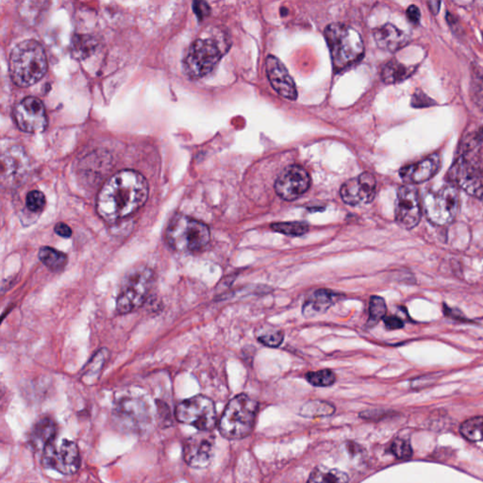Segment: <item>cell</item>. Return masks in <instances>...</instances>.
I'll return each mask as SVG.
<instances>
[{"mask_svg": "<svg viewBox=\"0 0 483 483\" xmlns=\"http://www.w3.org/2000/svg\"><path fill=\"white\" fill-rule=\"evenodd\" d=\"M258 403L247 395H239L228 402L219 422V432L230 440L250 435L255 424Z\"/></svg>", "mask_w": 483, "mask_h": 483, "instance_id": "cell-4", "label": "cell"}, {"mask_svg": "<svg viewBox=\"0 0 483 483\" xmlns=\"http://www.w3.org/2000/svg\"><path fill=\"white\" fill-rule=\"evenodd\" d=\"M114 417L120 425L127 429H141L148 422V409L145 403L136 400L120 401L114 410Z\"/></svg>", "mask_w": 483, "mask_h": 483, "instance_id": "cell-18", "label": "cell"}, {"mask_svg": "<svg viewBox=\"0 0 483 483\" xmlns=\"http://www.w3.org/2000/svg\"><path fill=\"white\" fill-rule=\"evenodd\" d=\"M423 209L432 223L438 226L452 223L459 209L458 189L453 185H446L438 191L427 193L423 199Z\"/></svg>", "mask_w": 483, "mask_h": 483, "instance_id": "cell-7", "label": "cell"}, {"mask_svg": "<svg viewBox=\"0 0 483 483\" xmlns=\"http://www.w3.org/2000/svg\"><path fill=\"white\" fill-rule=\"evenodd\" d=\"M432 104H435V101H433L425 93L420 92V91L415 92V95L412 96V105L415 108L429 107L432 106Z\"/></svg>", "mask_w": 483, "mask_h": 483, "instance_id": "cell-36", "label": "cell"}, {"mask_svg": "<svg viewBox=\"0 0 483 483\" xmlns=\"http://www.w3.org/2000/svg\"><path fill=\"white\" fill-rule=\"evenodd\" d=\"M441 166L440 154L433 153L420 162L401 168L400 176L406 183L411 185L415 183H422L434 177L440 171Z\"/></svg>", "mask_w": 483, "mask_h": 483, "instance_id": "cell-20", "label": "cell"}, {"mask_svg": "<svg viewBox=\"0 0 483 483\" xmlns=\"http://www.w3.org/2000/svg\"><path fill=\"white\" fill-rule=\"evenodd\" d=\"M422 216L420 193L415 186L400 187L396 201V221L401 228L411 230L417 227Z\"/></svg>", "mask_w": 483, "mask_h": 483, "instance_id": "cell-12", "label": "cell"}, {"mask_svg": "<svg viewBox=\"0 0 483 483\" xmlns=\"http://www.w3.org/2000/svg\"><path fill=\"white\" fill-rule=\"evenodd\" d=\"M311 185V178L308 173L298 166L287 168L278 178L275 190L280 198L285 200H295L305 194Z\"/></svg>", "mask_w": 483, "mask_h": 483, "instance_id": "cell-14", "label": "cell"}, {"mask_svg": "<svg viewBox=\"0 0 483 483\" xmlns=\"http://www.w3.org/2000/svg\"><path fill=\"white\" fill-rule=\"evenodd\" d=\"M1 177L7 183H19L28 175L29 158L20 146H14L2 152Z\"/></svg>", "mask_w": 483, "mask_h": 483, "instance_id": "cell-19", "label": "cell"}, {"mask_svg": "<svg viewBox=\"0 0 483 483\" xmlns=\"http://www.w3.org/2000/svg\"><path fill=\"white\" fill-rule=\"evenodd\" d=\"M42 464L46 468L56 470L63 475H72L80 469V450L72 441L51 442L44 449Z\"/></svg>", "mask_w": 483, "mask_h": 483, "instance_id": "cell-10", "label": "cell"}, {"mask_svg": "<svg viewBox=\"0 0 483 483\" xmlns=\"http://www.w3.org/2000/svg\"><path fill=\"white\" fill-rule=\"evenodd\" d=\"M407 17L412 24H418L420 22L421 19V13L420 8L415 5H411L408 9H407Z\"/></svg>", "mask_w": 483, "mask_h": 483, "instance_id": "cell-38", "label": "cell"}, {"mask_svg": "<svg viewBox=\"0 0 483 483\" xmlns=\"http://www.w3.org/2000/svg\"><path fill=\"white\" fill-rule=\"evenodd\" d=\"M308 483H348V476L340 470L321 467L312 471Z\"/></svg>", "mask_w": 483, "mask_h": 483, "instance_id": "cell-25", "label": "cell"}, {"mask_svg": "<svg viewBox=\"0 0 483 483\" xmlns=\"http://www.w3.org/2000/svg\"><path fill=\"white\" fill-rule=\"evenodd\" d=\"M55 233L58 234L59 236L63 237V238H69L72 235L71 228L68 225L64 223H58L55 226Z\"/></svg>", "mask_w": 483, "mask_h": 483, "instance_id": "cell-40", "label": "cell"}, {"mask_svg": "<svg viewBox=\"0 0 483 483\" xmlns=\"http://www.w3.org/2000/svg\"><path fill=\"white\" fill-rule=\"evenodd\" d=\"M39 259L46 268L54 271L61 270L67 263V256L66 254L49 247L41 248Z\"/></svg>", "mask_w": 483, "mask_h": 483, "instance_id": "cell-27", "label": "cell"}, {"mask_svg": "<svg viewBox=\"0 0 483 483\" xmlns=\"http://www.w3.org/2000/svg\"><path fill=\"white\" fill-rule=\"evenodd\" d=\"M374 38L380 49L387 51H397L409 42L408 35L396 26L386 24L374 31Z\"/></svg>", "mask_w": 483, "mask_h": 483, "instance_id": "cell-21", "label": "cell"}, {"mask_svg": "<svg viewBox=\"0 0 483 483\" xmlns=\"http://www.w3.org/2000/svg\"><path fill=\"white\" fill-rule=\"evenodd\" d=\"M376 180L370 173H362L351 178L342 186L341 197L345 203L351 206L370 203L376 195Z\"/></svg>", "mask_w": 483, "mask_h": 483, "instance_id": "cell-15", "label": "cell"}, {"mask_svg": "<svg viewBox=\"0 0 483 483\" xmlns=\"http://www.w3.org/2000/svg\"><path fill=\"white\" fill-rule=\"evenodd\" d=\"M277 233L289 236H301L308 233V224L304 222H285V223H275L271 225Z\"/></svg>", "mask_w": 483, "mask_h": 483, "instance_id": "cell-32", "label": "cell"}, {"mask_svg": "<svg viewBox=\"0 0 483 483\" xmlns=\"http://www.w3.org/2000/svg\"><path fill=\"white\" fill-rule=\"evenodd\" d=\"M427 4H429V9H430V10L432 11L433 14H437L438 13L439 7H440V4H441L440 2L432 1V2L427 3Z\"/></svg>", "mask_w": 483, "mask_h": 483, "instance_id": "cell-41", "label": "cell"}, {"mask_svg": "<svg viewBox=\"0 0 483 483\" xmlns=\"http://www.w3.org/2000/svg\"><path fill=\"white\" fill-rule=\"evenodd\" d=\"M462 435L471 442L483 440V417L471 418L465 421L459 429Z\"/></svg>", "mask_w": 483, "mask_h": 483, "instance_id": "cell-29", "label": "cell"}, {"mask_svg": "<svg viewBox=\"0 0 483 483\" xmlns=\"http://www.w3.org/2000/svg\"><path fill=\"white\" fill-rule=\"evenodd\" d=\"M48 71L45 49L35 40L19 44L10 56V76L16 86L29 87L42 80Z\"/></svg>", "mask_w": 483, "mask_h": 483, "instance_id": "cell-2", "label": "cell"}, {"mask_svg": "<svg viewBox=\"0 0 483 483\" xmlns=\"http://www.w3.org/2000/svg\"><path fill=\"white\" fill-rule=\"evenodd\" d=\"M178 422L195 427L198 430L210 432L215 427V403L209 397L195 396L181 401L176 408Z\"/></svg>", "mask_w": 483, "mask_h": 483, "instance_id": "cell-9", "label": "cell"}, {"mask_svg": "<svg viewBox=\"0 0 483 483\" xmlns=\"http://www.w3.org/2000/svg\"><path fill=\"white\" fill-rule=\"evenodd\" d=\"M387 312L385 300L380 297H372L370 304V318H368L367 327L376 326L382 319L385 317Z\"/></svg>", "mask_w": 483, "mask_h": 483, "instance_id": "cell-31", "label": "cell"}, {"mask_svg": "<svg viewBox=\"0 0 483 483\" xmlns=\"http://www.w3.org/2000/svg\"><path fill=\"white\" fill-rule=\"evenodd\" d=\"M14 119L20 130L27 133H40L48 128L46 108L39 98L29 96L16 105Z\"/></svg>", "mask_w": 483, "mask_h": 483, "instance_id": "cell-11", "label": "cell"}, {"mask_svg": "<svg viewBox=\"0 0 483 483\" xmlns=\"http://www.w3.org/2000/svg\"><path fill=\"white\" fill-rule=\"evenodd\" d=\"M221 56L222 52L215 41L198 39L190 46L184 59V70L194 80L203 78L213 71Z\"/></svg>", "mask_w": 483, "mask_h": 483, "instance_id": "cell-8", "label": "cell"}, {"mask_svg": "<svg viewBox=\"0 0 483 483\" xmlns=\"http://www.w3.org/2000/svg\"><path fill=\"white\" fill-rule=\"evenodd\" d=\"M325 38L336 71L355 66L364 57L365 46L361 35L347 25L335 23L327 26Z\"/></svg>", "mask_w": 483, "mask_h": 483, "instance_id": "cell-3", "label": "cell"}, {"mask_svg": "<svg viewBox=\"0 0 483 483\" xmlns=\"http://www.w3.org/2000/svg\"><path fill=\"white\" fill-rule=\"evenodd\" d=\"M215 439L210 432H199L190 436L183 446V458L186 464L194 468L209 467L213 457Z\"/></svg>", "mask_w": 483, "mask_h": 483, "instance_id": "cell-13", "label": "cell"}, {"mask_svg": "<svg viewBox=\"0 0 483 483\" xmlns=\"http://www.w3.org/2000/svg\"><path fill=\"white\" fill-rule=\"evenodd\" d=\"M306 379L316 387H327V386H332L336 382V375L332 370H324L309 372L306 375Z\"/></svg>", "mask_w": 483, "mask_h": 483, "instance_id": "cell-33", "label": "cell"}, {"mask_svg": "<svg viewBox=\"0 0 483 483\" xmlns=\"http://www.w3.org/2000/svg\"><path fill=\"white\" fill-rule=\"evenodd\" d=\"M166 242L173 250L181 253L200 250L210 242V230L206 224L183 215H176L166 228Z\"/></svg>", "mask_w": 483, "mask_h": 483, "instance_id": "cell-5", "label": "cell"}, {"mask_svg": "<svg viewBox=\"0 0 483 483\" xmlns=\"http://www.w3.org/2000/svg\"><path fill=\"white\" fill-rule=\"evenodd\" d=\"M154 283V274L151 269H133L123 280L118 298L117 312L125 315L140 308L151 294Z\"/></svg>", "mask_w": 483, "mask_h": 483, "instance_id": "cell-6", "label": "cell"}, {"mask_svg": "<svg viewBox=\"0 0 483 483\" xmlns=\"http://www.w3.org/2000/svg\"><path fill=\"white\" fill-rule=\"evenodd\" d=\"M390 452L392 454H394L397 459H409L412 454L411 444H410L408 441L400 438L396 439L391 444Z\"/></svg>", "mask_w": 483, "mask_h": 483, "instance_id": "cell-34", "label": "cell"}, {"mask_svg": "<svg viewBox=\"0 0 483 483\" xmlns=\"http://www.w3.org/2000/svg\"><path fill=\"white\" fill-rule=\"evenodd\" d=\"M415 70V66H407L397 60H392L383 66L382 78L387 84L400 83L411 77Z\"/></svg>", "mask_w": 483, "mask_h": 483, "instance_id": "cell-24", "label": "cell"}, {"mask_svg": "<svg viewBox=\"0 0 483 483\" xmlns=\"http://www.w3.org/2000/svg\"><path fill=\"white\" fill-rule=\"evenodd\" d=\"M26 204H27L28 209L34 213L41 212L46 206V197L42 192L34 191L29 192L27 198H26Z\"/></svg>", "mask_w": 483, "mask_h": 483, "instance_id": "cell-35", "label": "cell"}, {"mask_svg": "<svg viewBox=\"0 0 483 483\" xmlns=\"http://www.w3.org/2000/svg\"><path fill=\"white\" fill-rule=\"evenodd\" d=\"M457 181L459 185L474 197L483 198V163L481 161L465 159L459 160V165L457 168Z\"/></svg>", "mask_w": 483, "mask_h": 483, "instance_id": "cell-16", "label": "cell"}, {"mask_svg": "<svg viewBox=\"0 0 483 483\" xmlns=\"http://www.w3.org/2000/svg\"><path fill=\"white\" fill-rule=\"evenodd\" d=\"M385 324L386 327L391 330H400L404 326L403 321L397 316H389V317L385 318Z\"/></svg>", "mask_w": 483, "mask_h": 483, "instance_id": "cell-39", "label": "cell"}, {"mask_svg": "<svg viewBox=\"0 0 483 483\" xmlns=\"http://www.w3.org/2000/svg\"><path fill=\"white\" fill-rule=\"evenodd\" d=\"M57 433L56 423L51 417H43L32 427L29 435V443L36 452L46 449L54 441Z\"/></svg>", "mask_w": 483, "mask_h": 483, "instance_id": "cell-22", "label": "cell"}, {"mask_svg": "<svg viewBox=\"0 0 483 483\" xmlns=\"http://www.w3.org/2000/svg\"><path fill=\"white\" fill-rule=\"evenodd\" d=\"M338 295L330 290L320 289L315 291L304 303L302 312L306 317H312L326 312L337 300Z\"/></svg>", "mask_w": 483, "mask_h": 483, "instance_id": "cell-23", "label": "cell"}, {"mask_svg": "<svg viewBox=\"0 0 483 483\" xmlns=\"http://www.w3.org/2000/svg\"><path fill=\"white\" fill-rule=\"evenodd\" d=\"M96 48V41L90 35H75L72 39V54L76 59L83 60L92 55Z\"/></svg>", "mask_w": 483, "mask_h": 483, "instance_id": "cell-26", "label": "cell"}, {"mask_svg": "<svg viewBox=\"0 0 483 483\" xmlns=\"http://www.w3.org/2000/svg\"><path fill=\"white\" fill-rule=\"evenodd\" d=\"M335 412V408L329 402L325 401L312 400L307 402L301 408L300 414L306 417H327Z\"/></svg>", "mask_w": 483, "mask_h": 483, "instance_id": "cell-28", "label": "cell"}, {"mask_svg": "<svg viewBox=\"0 0 483 483\" xmlns=\"http://www.w3.org/2000/svg\"><path fill=\"white\" fill-rule=\"evenodd\" d=\"M257 337L262 344L270 347H277L282 345L285 339V333L283 330L268 325L266 327H260Z\"/></svg>", "mask_w": 483, "mask_h": 483, "instance_id": "cell-30", "label": "cell"}, {"mask_svg": "<svg viewBox=\"0 0 483 483\" xmlns=\"http://www.w3.org/2000/svg\"><path fill=\"white\" fill-rule=\"evenodd\" d=\"M195 14H197L199 19H203L204 17L209 16L210 9L206 2L197 1L193 4Z\"/></svg>", "mask_w": 483, "mask_h": 483, "instance_id": "cell-37", "label": "cell"}, {"mask_svg": "<svg viewBox=\"0 0 483 483\" xmlns=\"http://www.w3.org/2000/svg\"><path fill=\"white\" fill-rule=\"evenodd\" d=\"M266 72L272 87L283 98L295 101L298 98L297 87L295 81L290 76L285 64L274 56H269L266 60Z\"/></svg>", "mask_w": 483, "mask_h": 483, "instance_id": "cell-17", "label": "cell"}, {"mask_svg": "<svg viewBox=\"0 0 483 483\" xmlns=\"http://www.w3.org/2000/svg\"><path fill=\"white\" fill-rule=\"evenodd\" d=\"M148 198V183L139 172L116 173L102 187L96 200V210L107 222L121 220L137 212Z\"/></svg>", "mask_w": 483, "mask_h": 483, "instance_id": "cell-1", "label": "cell"}]
</instances>
